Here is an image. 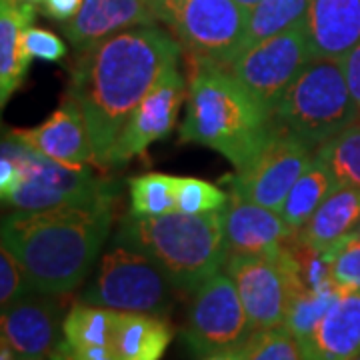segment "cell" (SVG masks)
Returning a JSON list of instances; mask_svg holds the SVG:
<instances>
[{
    "label": "cell",
    "instance_id": "24",
    "mask_svg": "<svg viewBox=\"0 0 360 360\" xmlns=\"http://www.w3.org/2000/svg\"><path fill=\"white\" fill-rule=\"evenodd\" d=\"M335 188L336 180L333 172L314 155V160L304 170V174L296 180V184L290 188L286 200L281 206V217L292 231L298 232Z\"/></svg>",
    "mask_w": 360,
    "mask_h": 360
},
{
    "label": "cell",
    "instance_id": "14",
    "mask_svg": "<svg viewBox=\"0 0 360 360\" xmlns=\"http://www.w3.org/2000/svg\"><path fill=\"white\" fill-rule=\"evenodd\" d=\"M63 302L56 295L28 292L2 309L0 333L22 360H46L65 340Z\"/></svg>",
    "mask_w": 360,
    "mask_h": 360
},
{
    "label": "cell",
    "instance_id": "32",
    "mask_svg": "<svg viewBox=\"0 0 360 360\" xmlns=\"http://www.w3.org/2000/svg\"><path fill=\"white\" fill-rule=\"evenodd\" d=\"M28 292H32V286L28 283L22 264L2 245L0 246V307L6 309Z\"/></svg>",
    "mask_w": 360,
    "mask_h": 360
},
{
    "label": "cell",
    "instance_id": "35",
    "mask_svg": "<svg viewBox=\"0 0 360 360\" xmlns=\"http://www.w3.org/2000/svg\"><path fill=\"white\" fill-rule=\"evenodd\" d=\"M84 0H42L40 6L42 11L49 14L51 18L58 20V22H68L78 14L82 8Z\"/></svg>",
    "mask_w": 360,
    "mask_h": 360
},
{
    "label": "cell",
    "instance_id": "4",
    "mask_svg": "<svg viewBox=\"0 0 360 360\" xmlns=\"http://www.w3.org/2000/svg\"><path fill=\"white\" fill-rule=\"evenodd\" d=\"M118 243L132 246L156 260L179 290L194 292L229 258L222 210L162 217H129L116 234Z\"/></svg>",
    "mask_w": 360,
    "mask_h": 360
},
{
    "label": "cell",
    "instance_id": "19",
    "mask_svg": "<svg viewBox=\"0 0 360 360\" xmlns=\"http://www.w3.org/2000/svg\"><path fill=\"white\" fill-rule=\"evenodd\" d=\"M304 20L314 58H342L360 44V0H310Z\"/></svg>",
    "mask_w": 360,
    "mask_h": 360
},
{
    "label": "cell",
    "instance_id": "21",
    "mask_svg": "<svg viewBox=\"0 0 360 360\" xmlns=\"http://www.w3.org/2000/svg\"><path fill=\"white\" fill-rule=\"evenodd\" d=\"M360 222V188L336 186L328 194L309 222L296 232L302 245L326 252L336 243L356 232Z\"/></svg>",
    "mask_w": 360,
    "mask_h": 360
},
{
    "label": "cell",
    "instance_id": "18",
    "mask_svg": "<svg viewBox=\"0 0 360 360\" xmlns=\"http://www.w3.org/2000/svg\"><path fill=\"white\" fill-rule=\"evenodd\" d=\"M298 342L307 360L360 356V290H342L316 328Z\"/></svg>",
    "mask_w": 360,
    "mask_h": 360
},
{
    "label": "cell",
    "instance_id": "7",
    "mask_svg": "<svg viewBox=\"0 0 360 360\" xmlns=\"http://www.w3.org/2000/svg\"><path fill=\"white\" fill-rule=\"evenodd\" d=\"M158 22L168 26L194 63L229 66L238 56L248 11L236 0H150Z\"/></svg>",
    "mask_w": 360,
    "mask_h": 360
},
{
    "label": "cell",
    "instance_id": "42",
    "mask_svg": "<svg viewBox=\"0 0 360 360\" xmlns=\"http://www.w3.org/2000/svg\"><path fill=\"white\" fill-rule=\"evenodd\" d=\"M354 360H360V356H356V359H354Z\"/></svg>",
    "mask_w": 360,
    "mask_h": 360
},
{
    "label": "cell",
    "instance_id": "3",
    "mask_svg": "<svg viewBox=\"0 0 360 360\" xmlns=\"http://www.w3.org/2000/svg\"><path fill=\"white\" fill-rule=\"evenodd\" d=\"M194 65L180 141L208 146L243 168L274 130L270 112L226 66Z\"/></svg>",
    "mask_w": 360,
    "mask_h": 360
},
{
    "label": "cell",
    "instance_id": "5",
    "mask_svg": "<svg viewBox=\"0 0 360 360\" xmlns=\"http://www.w3.org/2000/svg\"><path fill=\"white\" fill-rule=\"evenodd\" d=\"M272 124L307 142L314 150L360 120L340 58H314L286 89Z\"/></svg>",
    "mask_w": 360,
    "mask_h": 360
},
{
    "label": "cell",
    "instance_id": "23",
    "mask_svg": "<svg viewBox=\"0 0 360 360\" xmlns=\"http://www.w3.org/2000/svg\"><path fill=\"white\" fill-rule=\"evenodd\" d=\"M292 248V246H290ZM295 255V250H292ZM340 288L333 281L330 283L309 286L304 284L298 269V260L295 257L292 264V288H290V302L284 326L292 335L302 340L316 328V324L322 321V316L328 312V309L335 304V300L340 296Z\"/></svg>",
    "mask_w": 360,
    "mask_h": 360
},
{
    "label": "cell",
    "instance_id": "8",
    "mask_svg": "<svg viewBox=\"0 0 360 360\" xmlns=\"http://www.w3.org/2000/svg\"><path fill=\"white\" fill-rule=\"evenodd\" d=\"M314 60L307 20L238 54L226 66L270 115L304 66Z\"/></svg>",
    "mask_w": 360,
    "mask_h": 360
},
{
    "label": "cell",
    "instance_id": "22",
    "mask_svg": "<svg viewBox=\"0 0 360 360\" xmlns=\"http://www.w3.org/2000/svg\"><path fill=\"white\" fill-rule=\"evenodd\" d=\"M172 340L165 316L115 310L110 352L115 360H160Z\"/></svg>",
    "mask_w": 360,
    "mask_h": 360
},
{
    "label": "cell",
    "instance_id": "1",
    "mask_svg": "<svg viewBox=\"0 0 360 360\" xmlns=\"http://www.w3.org/2000/svg\"><path fill=\"white\" fill-rule=\"evenodd\" d=\"M70 66L68 98L86 120L94 162L106 167L120 130L168 68L179 66L182 46L160 26H136L78 51Z\"/></svg>",
    "mask_w": 360,
    "mask_h": 360
},
{
    "label": "cell",
    "instance_id": "10",
    "mask_svg": "<svg viewBox=\"0 0 360 360\" xmlns=\"http://www.w3.org/2000/svg\"><path fill=\"white\" fill-rule=\"evenodd\" d=\"M255 335L236 284L217 272L193 292L184 340L198 359L224 348L243 347Z\"/></svg>",
    "mask_w": 360,
    "mask_h": 360
},
{
    "label": "cell",
    "instance_id": "40",
    "mask_svg": "<svg viewBox=\"0 0 360 360\" xmlns=\"http://www.w3.org/2000/svg\"><path fill=\"white\" fill-rule=\"evenodd\" d=\"M22 2H28V4H34V6H37V4H40L42 0H22Z\"/></svg>",
    "mask_w": 360,
    "mask_h": 360
},
{
    "label": "cell",
    "instance_id": "30",
    "mask_svg": "<svg viewBox=\"0 0 360 360\" xmlns=\"http://www.w3.org/2000/svg\"><path fill=\"white\" fill-rule=\"evenodd\" d=\"M333 283L340 290H360V236L348 234L333 248L322 252Z\"/></svg>",
    "mask_w": 360,
    "mask_h": 360
},
{
    "label": "cell",
    "instance_id": "27",
    "mask_svg": "<svg viewBox=\"0 0 360 360\" xmlns=\"http://www.w3.org/2000/svg\"><path fill=\"white\" fill-rule=\"evenodd\" d=\"M316 156L333 172L336 186L360 188V120L319 146Z\"/></svg>",
    "mask_w": 360,
    "mask_h": 360
},
{
    "label": "cell",
    "instance_id": "20",
    "mask_svg": "<svg viewBox=\"0 0 360 360\" xmlns=\"http://www.w3.org/2000/svg\"><path fill=\"white\" fill-rule=\"evenodd\" d=\"M37 8L22 0H0V104L6 106L22 86L30 68L25 51V30L32 26Z\"/></svg>",
    "mask_w": 360,
    "mask_h": 360
},
{
    "label": "cell",
    "instance_id": "26",
    "mask_svg": "<svg viewBox=\"0 0 360 360\" xmlns=\"http://www.w3.org/2000/svg\"><path fill=\"white\" fill-rule=\"evenodd\" d=\"M309 2L310 0H260L255 8L248 11L245 37L238 54L302 20L309 11Z\"/></svg>",
    "mask_w": 360,
    "mask_h": 360
},
{
    "label": "cell",
    "instance_id": "12",
    "mask_svg": "<svg viewBox=\"0 0 360 360\" xmlns=\"http://www.w3.org/2000/svg\"><path fill=\"white\" fill-rule=\"evenodd\" d=\"M314 155L316 150L307 142L274 129L266 144L245 167L238 168L232 193L281 212L290 188L310 167Z\"/></svg>",
    "mask_w": 360,
    "mask_h": 360
},
{
    "label": "cell",
    "instance_id": "38",
    "mask_svg": "<svg viewBox=\"0 0 360 360\" xmlns=\"http://www.w3.org/2000/svg\"><path fill=\"white\" fill-rule=\"evenodd\" d=\"M0 360H22V359L14 352L13 347H11L6 340H2V338H0Z\"/></svg>",
    "mask_w": 360,
    "mask_h": 360
},
{
    "label": "cell",
    "instance_id": "29",
    "mask_svg": "<svg viewBox=\"0 0 360 360\" xmlns=\"http://www.w3.org/2000/svg\"><path fill=\"white\" fill-rule=\"evenodd\" d=\"M248 360H307L302 347L286 326L258 330L246 342Z\"/></svg>",
    "mask_w": 360,
    "mask_h": 360
},
{
    "label": "cell",
    "instance_id": "31",
    "mask_svg": "<svg viewBox=\"0 0 360 360\" xmlns=\"http://www.w3.org/2000/svg\"><path fill=\"white\" fill-rule=\"evenodd\" d=\"M229 196L219 186L193 176H176V210L186 214H202L222 210Z\"/></svg>",
    "mask_w": 360,
    "mask_h": 360
},
{
    "label": "cell",
    "instance_id": "37",
    "mask_svg": "<svg viewBox=\"0 0 360 360\" xmlns=\"http://www.w3.org/2000/svg\"><path fill=\"white\" fill-rule=\"evenodd\" d=\"M51 360H94V359H89V356H82L80 352H77L75 348L70 347L66 340H63L56 350L51 354Z\"/></svg>",
    "mask_w": 360,
    "mask_h": 360
},
{
    "label": "cell",
    "instance_id": "16",
    "mask_svg": "<svg viewBox=\"0 0 360 360\" xmlns=\"http://www.w3.org/2000/svg\"><path fill=\"white\" fill-rule=\"evenodd\" d=\"M229 255H269L286 245L295 231L281 212L232 193L222 208Z\"/></svg>",
    "mask_w": 360,
    "mask_h": 360
},
{
    "label": "cell",
    "instance_id": "36",
    "mask_svg": "<svg viewBox=\"0 0 360 360\" xmlns=\"http://www.w3.org/2000/svg\"><path fill=\"white\" fill-rule=\"evenodd\" d=\"M198 360H248L246 345H243V347L224 348V350H217V352H210V354H206V356H200Z\"/></svg>",
    "mask_w": 360,
    "mask_h": 360
},
{
    "label": "cell",
    "instance_id": "9",
    "mask_svg": "<svg viewBox=\"0 0 360 360\" xmlns=\"http://www.w3.org/2000/svg\"><path fill=\"white\" fill-rule=\"evenodd\" d=\"M295 255L288 245L269 255H229L224 272L231 276L252 330L283 326L290 302Z\"/></svg>",
    "mask_w": 360,
    "mask_h": 360
},
{
    "label": "cell",
    "instance_id": "13",
    "mask_svg": "<svg viewBox=\"0 0 360 360\" xmlns=\"http://www.w3.org/2000/svg\"><path fill=\"white\" fill-rule=\"evenodd\" d=\"M184 101V78L179 66L168 68L127 120L116 139L106 167H122L142 155L153 142L170 134Z\"/></svg>",
    "mask_w": 360,
    "mask_h": 360
},
{
    "label": "cell",
    "instance_id": "2",
    "mask_svg": "<svg viewBox=\"0 0 360 360\" xmlns=\"http://www.w3.org/2000/svg\"><path fill=\"white\" fill-rule=\"evenodd\" d=\"M112 202L14 210L2 217V245L22 264L32 290L65 296L86 281L110 231Z\"/></svg>",
    "mask_w": 360,
    "mask_h": 360
},
{
    "label": "cell",
    "instance_id": "25",
    "mask_svg": "<svg viewBox=\"0 0 360 360\" xmlns=\"http://www.w3.org/2000/svg\"><path fill=\"white\" fill-rule=\"evenodd\" d=\"M115 310L78 300L65 316V340L82 354H110Z\"/></svg>",
    "mask_w": 360,
    "mask_h": 360
},
{
    "label": "cell",
    "instance_id": "34",
    "mask_svg": "<svg viewBox=\"0 0 360 360\" xmlns=\"http://www.w3.org/2000/svg\"><path fill=\"white\" fill-rule=\"evenodd\" d=\"M340 60H342V70H345V77H347L350 94H352L354 103L359 104L360 108V44H356Z\"/></svg>",
    "mask_w": 360,
    "mask_h": 360
},
{
    "label": "cell",
    "instance_id": "15",
    "mask_svg": "<svg viewBox=\"0 0 360 360\" xmlns=\"http://www.w3.org/2000/svg\"><path fill=\"white\" fill-rule=\"evenodd\" d=\"M11 134L30 150L56 162L75 167H86L89 162H94V146L86 120L78 104L68 96L40 127L14 129Z\"/></svg>",
    "mask_w": 360,
    "mask_h": 360
},
{
    "label": "cell",
    "instance_id": "43",
    "mask_svg": "<svg viewBox=\"0 0 360 360\" xmlns=\"http://www.w3.org/2000/svg\"><path fill=\"white\" fill-rule=\"evenodd\" d=\"M46 360H51V359H46Z\"/></svg>",
    "mask_w": 360,
    "mask_h": 360
},
{
    "label": "cell",
    "instance_id": "33",
    "mask_svg": "<svg viewBox=\"0 0 360 360\" xmlns=\"http://www.w3.org/2000/svg\"><path fill=\"white\" fill-rule=\"evenodd\" d=\"M25 51L30 58H42L49 63H56L65 58L66 44L60 37L51 30L28 26L25 30Z\"/></svg>",
    "mask_w": 360,
    "mask_h": 360
},
{
    "label": "cell",
    "instance_id": "6",
    "mask_svg": "<svg viewBox=\"0 0 360 360\" xmlns=\"http://www.w3.org/2000/svg\"><path fill=\"white\" fill-rule=\"evenodd\" d=\"M176 292V284L156 260L115 240V246L104 252L90 283L80 292V302L167 319L174 309Z\"/></svg>",
    "mask_w": 360,
    "mask_h": 360
},
{
    "label": "cell",
    "instance_id": "17",
    "mask_svg": "<svg viewBox=\"0 0 360 360\" xmlns=\"http://www.w3.org/2000/svg\"><path fill=\"white\" fill-rule=\"evenodd\" d=\"M150 0H84L78 14L63 26L68 42L82 51L136 26L156 25Z\"/></svg>",
    "mask_w": 360,
    "mask_h": 360
},
{
    "label": "cell",
    "instance_id": "39",
    "mask_svg": "<svg viewBox=\"0 0 360 360\" xmlns=\"http://www.w3.org/2000/svg\"><path fill=\"white\" fill-rule=\"evenodd\" d=\"M236 2H238V4H240L243 8L250 11V8H255V6H257L260 0H236Z\"/></svg>",
    "mask_w": 360,
    "mask_h": 360
},
{
    "label": "cell",
    "instance_id": "41",
    "mask_svg": "<svg viewBox=\"0 0 360 360\" xmlns=\"http://www.w3.org/2000/svg\"><path fill=\"white\" fill-rule=\"evenodd\" d=\"M356 234H359V236H360V222H359V226H356Z\"/></svg>",
    "mask_w": 360,
    "mask_h": 360
},
{
    "label": "cell",
    "instance_id": "11",
    "mask_svg": "<svg viewBox=\"0 0 360 360\" xmlns=\"http://www.w3.org/2000/svg\"><path fill=\"white\" fill-rule=\"evenodd\" d=\"M103 200H115V191L108 182L98 179L89 165H63L28 148L25 179L2 202L13 210H46Z\"/></svg>",
    "mask_w": 360,
    "mask_h": 360
},
{
    "label": "cell",
    "instance_id": "28",
    "mask_svg": "<svg viewBox=\"0 0 360 360\" xmlns=\"http://www.w3.org/2000/svg\"><path fill=\"white\" fill-rule=\"evenodd\" d=\"M176 210V176L148 172L130 180V217H162Z\"/></svg>",
    "mask_w": 360,
    "mask_h": 360
}]
</instances>
